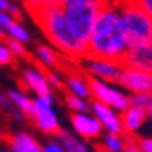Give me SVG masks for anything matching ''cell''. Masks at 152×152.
<instances>
[{"mask_svg": "<svg viewBox=\"0 0 152 152\" xmlns=\"http://www.w3.org/2000/svg\"><path fill=\"white\" fill-rule=\"evenodd\" d=\"M129 49L125 28L117 9L110 0L99 12L87 42V55L84 58L110 60L122 65V58Z\"/></svg>", "mask_w": 152, "mask_h": 152, "instance_id": "1", "label": "cell"}, {"mask_svg": "<svg viewBox=\"0 0 152 152\" xmlns=\"http://www.w3.org/2000/svg\"><path fill=\"white\" fill-rule=\"evenodd\" d=\"M27 12L34 18V22L42 28L45 37L57 47L60 52L77 60L87 55V44L77 37L67 18L64 17L58 5H49V7H30L25 5Z\"/></svg>", "mask_w": 152, "mask_h": 152, "instance_id": "2", "label": "cell"}, {"mask_svg": "<svg viewBox=\"0 0 152 152\" xmlns=\"http://www.w3.org/2000/svg\"><path fill=\"white\" fill-rule=\"evenodd\" d=\"M117 9L125 28L129 47L152 42V18L140 0H110Z\"/></svg>", "mask_w": 152, "mask_h": 152, "instance_id": "3", "label": "cell"}, {"mask_svg": "<svg viewBox=\"0 0 152 152\" xmlns=\"http://www.w3.org/2000/svg\"><path fill=\"white\" fill-rule=\"evenodd\" d=\"M85 79H87V84H89L90 95L94 97L95 102H100L107 107L114 109V110H121V112L127 110L130 107L129 97L119 89L110 87L109 84H105L104 80H99L95 77L85 75Z\"/></svg>", "mask_w": 152, "mask_h": 152, "instance_id": "4", "label": "cell"}, {"mask_svg": "<svg viewBox=\"0 0 152 152\" xmlns=\"http://www.w3.org/2000/svg\"><path fill=\"white\" fill-rule=\"evenodd\" d=\"M122 67L140 70L152 75V42L129 47L122 58Z\"/></svg>", "mask_w": 152, "mask_h": 152, "instance_id": "5", "label": "cell"}, {"mask_svg": "<svg viewBox=\"0 0 152 152\" xmlns=\"http://www.w3.org/2000/svg\"><path fill=\"white\" fill-rule=\"evenodd\" d=\"M117 84L130 90L132 94H152V75L140 70L122 67Z\"/></svg>", "mask_w": 152, "mask_h": 152, "instance_id": "6", "label": "cell"}, {"mask_svg": "<svg viewBox=\"0 0 152 152\" xmlns=\"http://www.w3.org/2000/svg\"><path fill=\"white\" fill-rule=\"evenodd\" d=\"M85 62V75L95 77L99 80L117 82L121 75L122 65L110 60H100V58H84Z\"/></svg>", "mask_w": 152, "mask_h": 152, "instance_id": "7", "label": "cell"}, {"mask_svg": "<svg viewBox=\"0 0 152 152\" xmlns=\"http://www.w3.org/2000/svg\"><path fill=\"white\" fill-rule=\"evenodd\" d=\"M34 124L45 134H54L57 135L58 130H60V125L58 121L55 117L54 110L47 102H44L42 99H37L34 100Z\"/></svg>", "mask_w": 152, "mask_h": 152, "instance_id": "8", "label": "cell"}, {"mask_svg": "<svg viewBox=\"0 0 152 152\" xmlns=\"http://www.w3.org/2000/svg\"><path fill=\"white\" fill-rule=\"evenodd\" d=\"M90 110L94 112L95 119L100 122L102 129H107L109 134H124V129H122V121L121 115L115 114V110L107 105H104L100 102H94L90 105Z\"/></svg>", "mask_w": 152, "mask_h": 152, "instance_id": "9", "label": "cell"}, {"mask_svg": "<svg viewBox=\"0 0 152 152\" xmlns=\"http://www.w3.org/2000/svg\"><path fill=\"white\" fill-rule=\"evenodd\" d=\"M70 122H72L74 130L84 139L95 140V139H99L102 135V125L92 115H87V114H72Z\"/></svg>", "mask_w": 152, "mask_h": 152, "instance_id": "10", "label": "cell"}, {"mask_svg": "<svg viewBox=\"0 0 152 152\" xmlns=\"http://www.w3.org/2000/svg\"><path fill=\"white\" fill-rule=\"evenodd\" d=\"M5 142L10 145L12 152H42V145L37 142L32 135L25 132H15V134L4 135Z\"/></svg>", "mask_w": 152, "mask_h": 152, "instance_id": "11", "label": "cell"}, {"mask_svg": "<svg viewBox=\"0 0 152 152\" xmlns=\"http://www.w3.org/2000/svg\"><path fill=\"white\" fill-rule=\"evenodd\" d=\"M121 121H122L124 134L132 135L142 127L144 122L147 121V112L142 110V109H137V107H129L127 110L122 112Z\"/></svg>", "mask_w": 152, "mask_h": 152, "instance_id": "12", "label": "cell"}, {"mask_svg": "<svg viewBox=\"0 0 152 152\" xmlns=\"http://www.w3.org/2000/svg\"><path fill=\"white\" fill-rule=\"evenodd\" d=\"M23 77H25V84H27L28 89H32L39 97H50V85L47 82L44 75L37 69H27L23 72Z\"/></svg>", "mask_w": 152, "mask_h": 152, "instance_id": "13", "label": "cell"}, {"mask_svg": "<svg viewBox=\"0 0 152 152\" xmlns=\"http://www.w3.org/2000/svg\"><path fill=\"white\" fill-rule=\"evenodd\" d=\"M57 139L65 152H90L89 147H87V144H84L79 137L72 135L70 132H67V130H64V129L58 130Z\"/></svg>", "mask_w": 152, "mask_h": 152, "instance_id": "14", "label": "cell"}, {"mask_svg": "<svg viewBox=\"0 0 152 152\" xmlns=\"http://www.w3.org/2000/svg\"><path fill=\"white\" fill-rule=\"evenodd\" d=\"M37 55H39V60H40L44 65L47 67H54L58 69V62H60V57L55 54L54 50L47 47V45H37Z\"/></svg>", "mask_w": 152, "mask_h": 152, "instance_id": "15", "label": "cell"}, {"mask_svg": "<svg viewBox=\"0 0 152 152\" xmlns=\"http://www.w3.org/2000/svg\"><path fill=\"white\" fill-rule=\"evenodd\" d=\"M107 152H124L125 147V137L119 134H107L102 137V144H100Z\"/></svg>", "mask_w": 152, "mask_h": 152, "instance_id": "16", "label": "cell"}, {"mask_svg": "<svg viewBox=\"0 0 152 152\" xmlns=\"http://www.w3.org/2000/svg\"><path fill=\"white\" fill-rule=\"evenodd\" d=\"M65 104H67V107L70 110H74L75 114H84L90 109L89 102L85 100V99H80L77 97V95H72L69 92H65Z\"/></svg>", "mask_w": 152, "mask_h": 152, "instance_id": "17", "label": "cell"}, {"mask_svg": "<svg viewBox=\"0 0 152 152\" xmlns=\"http://www.w3.org/2000/svg\"><path fill=\"white\" fill-rule=\"evenodd\" d=\"M5 28H7V32H9L10 39H15V40H18V42H28L30 40L27 30H25L18 22H15V20H12Z\"/></svg>", "mask_w": 152, "mask_h": 152, "instance_id": "18", "label": "cell"}, {"mask_svg": "<svg viewBox=\"0 0 152 152\" xmlns=\"http://www.w3.org/2000/svg\"><path fill=\"white\" fill-rule=\"evenodd\" d=\"M130 107H137L147 112L152 107V94H132L129 97Z\"/></svg>", "mask_w": 152, "mask_h": 152, "instance_id": "19", "label": "cell"}, {"mask_svg": "<svg viewBox=\"0 0 152 152\" xmlns=\"http://www.w3.org/2000/svg\"><path fill=\"white\" fill-rule=\"evenodd\" d=\"M5 44H7V47H9V50L12 52V54L18 55V57H25V58H28V60L32 58V55L25 50V47H23L22 42L15 40V39H5Z\"/></svg>", "mask_w": 152, "mask_h": 152, "instance_id": "20", "label": "cell"}, {"mask_svg": "<svg viewBox=\"0 0 152 152\" xmlns=\"http://www.w3.org/2000/svg\"><path fill=\"white\" fill-rule=\"evenodd\" d=\"M0 65H14V54L9 50V47L0 44Z\"/></svg>", "mask_w": 152, "mask_h": 152, "instance_id": "21", "label": "cell"}, {"mask_svg": "<svg viewBox=\"0 0 152 152\" xmlns=\"http://www.w3.org/2000/svg\"><path fill=\"white\" fill-rule=\"evenodd\" d=\"M58 0H25L23 5H30V7H49V5H57Z\"/></svg>", "mask_w": 152, "mask_h": 152, "instance_id": "22", "label": "cell"}, {"mask_svg": "<svg viewBox=\"0 0 152 152\" xmlns=\"http://www.w3.org/2000/svg\"><path fill=\"white\" fill-rule=\"evenodd\" d=\"M139 147L142 152H152V137H144V139H139Z\"/></svg>", "mask_w": 152, "mask_h": 152, "instance_id": "23", "label": "cell"}, {"mask_svg": "<svg viewBox=\"0 0 152 152\" xmlns=\"http://www.w3.org/2000/svg\"><path fill=\"white\" fill-rule=\"evenodd\" d=\"M42 152H65V151H64V147L60 145V144H57V142H50L45 149H42Z\"/></svg>", "mask_w": 152, "mask_h": 152, "instance_id": "24", "label": "cell"}, {"mask_svg": "<svg viewBox=\"0 0 152 152\" xmlns=\"http://www.w3.org/2000/svg\"><path fill=\"white\" fill-rule=\"evenodd\" d=\"M12 20H14V18L10 17L7 12H2V10H0V27H4V28H5L10 22H12Z\"/></svg>", "mask_w": 152, "mask_h": 152, "instance_id": "25", "label": "cell"}, {"mask_svg": "<svg viewBox=\"0 0 152 152\" xmlns=\"http://www.w3.org/2000/svg\"><path fill=\"white\" fill-rule=\"evenodd\" d=\"M140 4H142V7L145 9V12H147V14L151 15V18H152V0H140Z\"/></svg>", "mask_w": 152, "mask_h": 152, "instance_id": "26", "label": "cell"}, {"mask_svg": "<svg viewBox=\"0 0 152 152\" xmlns=\"http://www.w3.org/2000/svg\"><path fill=\"white\" fill-rule=\"evenodd\" d=\"M10 2L9 0H0V10H2V12H9V9H10Z\"/></svg>", "mask_w": 152, "mask_h": 152, "instance_id": "27", "label": "cell"}, {"mask_svg": "<svg viewBox=\"0 0 152 152\" xmlns=\"http://www.w3.org/2000/svg\"><path fill=\"white\" fill-rule=\"evenodd\" d=\"M94 152H107V151H105V149H104L102 145H97V147H95V151H94Z\"/></svg>", "mask_w": 152, "mask_h": 152, "instance_id": "28", "label": "cell"}, {"mask_svg": "<svg viewBox=\"0 0 152 152\" xmlns=\"http://www.w3.org/2000/svg\"><path fill=\"white\" fill-rule=\"evenodd\" d=\"M7 37H5V34H4V30H2V27H0V40H5Z\"/></svg>", "mask_w": 152, "mask_h": 152, "instance_id": "29", "label": "cell"}, {"mask_svg": "<svg viewBox=\"0 0 152 152\" xmlns=\"http://www.w3.org/2000/svg\"><path fill=\"white\" fill-rule=\"evenodd\" d=\"M147 119H151V121H152V107L147 110Z\"/></svg>", "mask_w": 152, "mask_h": 152, "instance_id": "30", "label": "cell"}, {"mask_svg": "<svg viewBox=\"0 0 152 152\" xmlns=\"http://www.w3.org/2000/svg\"><path fill=\"white\" fill-rule=\"evenodd\" d=\"M0 152H12V151H5V149H2V151H0Z\"/></svg>", "mask_w": 152, "mask_h": 152, "instance_id": "31", "label": "cell"}, {"mask_svg": "<svg viewBox=\"0 0 152 152\" xmlns=\"http://www.w3.org/2000/svg\"><path fill=\"white\" fill-rule=\"evenodd\" d=\"M2 137H4V135H2V132H0V140H2Z\"/></svg>", "mask_w": 152, "mask_h": 152, "instance_id": "32", "label": "cell"}]
</instances>
